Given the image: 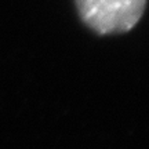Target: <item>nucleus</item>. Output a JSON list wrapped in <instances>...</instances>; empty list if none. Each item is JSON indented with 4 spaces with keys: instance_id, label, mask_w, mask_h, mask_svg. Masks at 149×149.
Returning <instances> with one entry per match:
<instances>
[{
    "instance_id": "nucleus-1",
    "label": "nucleus",
    "mask_w": 149,
    "mask_h": 149,
    "mask_svg": "<svg viewBox=\"0 0 149 149\" xmlns=\"http://www.w3.org/2000/svg\"><path fill=\"white\" fill-rule=\"evenodd\" d=\"M81 21L98 35L130 32L144 15L146 0H74Z\"/></svg>"
}]
</instances>
